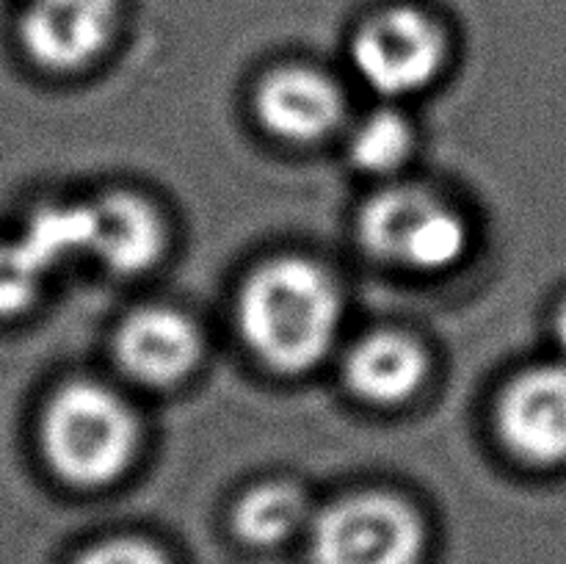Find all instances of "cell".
Segmentation results:
<instances>
[{
	"instance_id": "17",
	"label": "cell",
	"mask_w": 566,
	"mask_h": 564,
	"mask_svg": "<svg viewBox=\"0 0 566 564\" xmlns=\"http://www.w3.org/2000/svg\"><path fill=\"white\" fill-rule=\"evenodd\" d=\"M553 332H556L558 346H562L564 354H566V299L562 302V307H558L556 321H553Z\"/></svg>"
},
{
	"instance_id": "6",
	"label": "cell",
	"mask_w": 566,
	"mask_h": 564,
	"mask_svg": "<svg viewBox=\"0 0 566 564\" xmlns=\"http://www.w3.org/2000/svg\"><path fill=\"white\" fill-rule=\"evenodd\" d=\"M497 435L523 462H566V365L514 376L497 401Z\"/></svg>"
},
{
	"instance_id": "15",
	"label": "cell",
	"mask_w": 566,
	"mask_h": 564,
	"mask_svg": "<svg viewBox=\"0 0 566 564\" xmlns=\"http://www.w3.org/2000/svg\"><path fill=\"white\" fill-rule=\"evenodd\" d=\"M44 274L48 271L36 263L25 243H0V318L31 307Z\"/></svg>"
},
{
	"instance_id": "12",
	"label": "cell",
	"mask_w": 566,
	"mask_h": 564,
	"mask_svg": "<svg viewBox=\"0 0 566 564\" xmlns=\"http://www.w3.org/2000/svg\"><path fill=\"white\" fill-rule=\"evenodd\" d=\"M307 520V501L302 490L285 481H269L249 490L232 512L238 536L249 545H276L302 529Z\"/></svg>"
},
{
	"instance_id": "8",
	"label": "cell",
	"mask_w": 566,
	"mask_h": 564,
	"mask_svg": "<svg viewBox=\"0 0 566 564\" xmlns=\"http://www.w3.org/2000/svg\"><path fill=\"white\" fill-rule=\"evenodd\" d=\"M254 111L269 133L293 144H310L340 127L346 97L324 72L310 66H282L260 81Z\"/></svg>"
},
{
	"instance_id": "13",
	"label": "cell",
	"mask_w": 566,
	"mask_h": 564,
	"mask_svg": "<svg viewBox=\"0 0 566 564\" xmlns=\"http://www.w3.org/2000/svg\"><path fill=\"white\" fill-rule=\"evenodd\" d=\"M88 205H53L33 216L22 243L50 271L64 260L88 254Z\"/></svg>"
},
{
	"instance_id": "11",
	"label": "cell",
	"mask_w": 566,
	"mask_h": 564,
	"mask_svg": "<svg viewBox=\"0 0 566 564\" xmlns=\"http://www.w3.org/2000/svg\"><path fill=\"white\" fill-rule=\"evenodd\" d=\"M426 370L429 363L423 346L415 337L390 330L365 335L357 346H352L343 365L348 387L359 398L381 407L412 398L423 385Z\"/></svg>"
},
{
	"instance_id": "1",
	"label": "cell",
	"mask_w": 566,
	"mask_h": 564,
	"mask_svg": "<svg viewBox=\"0 0 566 564\" xmlns=\"http://www.w3.org/2000/svg\"><path fill=\"white\" fill-rule=\"evenodd\" d=\"M238 326L260 363L298 374L335 343L340 293L313 260L274 258L249 274L238 299Z\"/></svg>"
},
{
	"instance_id": "10",
	"label": "cell",
	"mask_w": 566,
	"mask_h": 564,
	"mask_svg": "<svg viewBox=\"0 0 566 564\" xmlns=\"http://www.w3.org/2000/svg\"><path fill=\"white\" fill-rule=\"evenodd\" d=\"M88 254L116 274H138L164 252V221L136 194H105L88 205Z\"/></svg>"
},
{
	"instance_id": "2",
	"label": "cell",
	"mask_w": 566,
	"mask_h": 564,
	"mask_svg": "<svg viewBox=\"0 0 566 564\" xmlns=\"http://www.w3.org/2000/svg\"><path fill=\"white\" fill-rule=\"evenodd\" d=\"M136 446V412L119 393L99 382H66L44 407V459L70 484H111L130 468Z\"/></svg>"
},
{
	"instance_id": "3",
	"label": "cell",
	"mask_w": 566,
	"mask_h": 564,
	"mask_svg": "<svg viewBox=\"0 0 566 564\" xmlns=\"http://www.w3.org/2000/svg\"><path fill=\"white\" fill-rule=\"evenodd\" d=\"M357 236L374 258L423 274L453 269L470 241L462 216L415 186L374 194L357 216Z\"/></svg>"
},
{
	"instance_id": "4",
	"label": "cell",
	"mask_w": 566,
	"mask_h": 564,
	"mask_svg": "<svg viewBox=\"0 0 566 564\" xmlns=\"http://www.w3.org/2000/svg\"><path fill=\"white\" fill-rule=\"evenodd\" d=\"M315 564H415L423 525L409 503L387 492L343 498L315 518Z\"/></svg>"
},
{
	"instance_id": "9",
	"label": "cell",
	"mask_w": 566,
	"mask_h": 564,
	"mask_svg": "<svg viewBox=\"0 0 566 564\" xmlns=\"http://www.w3.org/2000/svg\"><path fill=\"white\" fill-rule=\"evenodd\" d=\"M122 370L149 387L186 379L202 354V335L188 315L169 307H144L127 315L114 337Z\"/></svg>"
},
{
	"instance_id": "7",
	"label": "cell",
	"mask_w": 566,
	"mask_h": 564,
	"mask_svg": "<svg viewBox=\"0 0 566 564\" xmlns=\"http://www.w3.org/2000/svg\"><path fill=\"white\" fill-rule=\"evenodd\" d=\"M116 20V0H31L20 22V42L44 70L75 72L108 48Z\"/></svg>"
},
{
	"instance_id": "14",
	"label": "cell",
	"mask_w": 566,
	"mask_h": 564,
	"mask_svg": "<svg viewBox=\"0 0 566 564\" xmlns=\"http://www.w3.org/2000/svg\"><path fill=\"white\" fill-rule=\"evenodd\" d=\"M412 127L398 111H374L352 133L348 155L357 169L370 175H387L398 169L412 153Z\"/></svg>"
},
{
	"instance_id": "5",
	"label": "cell",
	"mask_w": 566,
	"mask_h": 564,
	"mask_svg": "<svg viewBox=\"0 0 566 564\" xmlns=\"http://www.w3.org/2000/svg\"><path fill=\"white\" fill-rule=\"evenodd\" d=\"M359 77L385 97H407L440 75L446 64V31L415 6H390L359 25L352 42Z\"/></svg>"
},
{
	"instance_id": "16",
	"label": "cell",
	"mask_w": 566,
	"mask_h": 564,
	"mask_svg": "<svg viewBox=\"0 0 566 564\" xmlns=\"http://www.w3.org/2000/svg\"><path fill=\"white\" fill-rule=\"evenodd\" d=\"M75 564H169L158 547L142 540H111L94 545Z\"/></svg>"
}]
</instances>
